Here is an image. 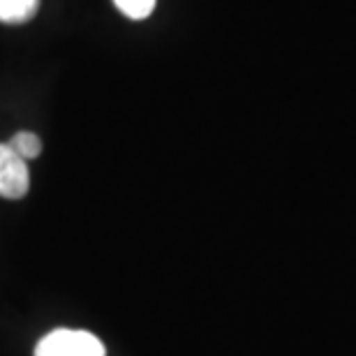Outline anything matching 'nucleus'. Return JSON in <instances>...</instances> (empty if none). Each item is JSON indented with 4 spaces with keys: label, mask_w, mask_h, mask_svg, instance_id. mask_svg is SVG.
Instances as JSON below:
<instances>
[{
    "label": "nucleus",
    "mask_w": 356,
    "mask_h": 356,
    "mask_svg": "<svg viewBox=\"0 0 356 356\" xmlns=\"http://www.w3.org/2000/svg\"><path fill=\"white\" fill-rule=\"evenodd\" d=\"M35 356H106V350L88 331L58 329L40 340Z\"/></svg>",
    "instance_id": "f257e3e1"
},
{
    "label": "nucleus",
    "mask_w": 356,
    "mask_h": 356,
    "mask_svg": "<svg viewBox=\"0 0 356 356\" xmlns=\"http://www.w3.org/2000/svg\"><path fill=\"white\" fill-rule=\"evenodd\" d=\"M31 188L28 165L10 144H0V197L21 199Z\"/></svg>",
    "instance_id": "f03ea898"
},
{
    "label": "nucleus",
    "mask_w": 356,
    "mask_h": 356,
    "mask_svg": "<svg viewBox=\"0 0 356 356\" xmlns=\"http://www.w3.org/2000/svg\"><path fill=\"white\" fill-rule=\"evenodd\" d=\"M40 10V0H0V24H26Z\"/></svg>",
    "instance_id": "7ed1b4c3"
},
{
    "label": "nucleus",
    "mask_w": 356,
    "mask_h": 356,
    "mask_svg": "<svg viewBox=\"0 0 356 356\" xmlns=\"http://www.w3.org/2000/svg\"><path fill=\"white\" fill-rule=\"evenodd\" d=\"M7 144H10L26 162L40 158V153H42V139L35 132H17Z\"/></svg>",
    "instance_id": "20e7f679"
},
{
    "label": "nucleus",
    "mask_w": 356,
    "mask_h": 356,
    "mask_svg": "<svg viewBox=\"0 0 356 356\" xmlns=\"http://www.w3.org/2000/svg\"><path fill=\"white\" fill-rule=\"evenodd\" d=\"M113 5L125 14L127 19H146L155 10V0H113Z\"/></svg>",
    "instance_id": "39448f33"
}]
</instances>
